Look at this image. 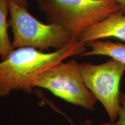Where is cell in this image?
Returning a JSON list of instances; mask_svg holds the SVG:
<instances>
[{
    "label": "cell",
    "instance_id": "obj_1",
    "mask_svg": "<svg viewBox=\"0 0 125 125\" xmlns=\"http://www.w3.org/2000/svg\"><path fill=\"white\" fill-rule=\"evenodd\" d=\"M85 46L77 40L50 53L30 47L13 49L0 62V97L16 90L32 94L39 74L68 57L81 55L86 51Z\"/></svg>",
    "mask_w": 125,
    "mask_h": 125
},
{
    "label": "cell",
    "instance_id": "obj_2",
    "mask_svg": "<svg viewBox=\"0 0 125 125\" xmlns=\"http://www.w3.org/2000/svg\"><path fill=\"white\" fill-rule=\"evenodd\" d=\"M50 23L60 25L78 40L83 31L121 10L113 0H37Z\"/></svg>",
    "mask_w": 125,
    "mask_h": 125
},
{
    "label": "cell",
    "instance_id": "obj_3",
    "mask_svg": "<svg viewBox=\"0 0 125 125\" xmlns=\"http://www.w3.org/2000/svg\"><path fill=\"white\" fill-rule=\"evenodd\" d=\"M9 24L13 34V49L30 47L40 50H58L75 40L60 25L41 22L28 12L27 8L15 1L9 0Z\"/></svg>",
    "mask_w": 125,
    "mask_h": 125
},
{
    "label": "cell",
    "instance_id": "obj_4",
    "mask_svg": "<svg viewBox=\"0 0 125 125\" xmlns=\"http://www.w3.org/2000/svg\"><path fill=\"white\" fill-rule=\"evenodd\" d=\"M34 87H41L66 102L90 111L94 109L97 99L86 86L74 59L60 62L39 74Z\"/></svg>",
    "mask_w": 125,
    "mask_h": 125
},
{
    "label": "cell",
    "instance_id": "obj_5",
    "mask_svg": "<svg viewBox=\"0 0 125 125\" xmlns=\"http://www.w3.org/2000/svg\"><path fill=\"white\" fill-rule=\"evenodd\" d=\"M84 82L97 100L105 108L111 123L118 119L120 83L125 71V64L112 59L100 64H79Z\"/></svg>",
    "mask_w": 125,
    "mask_h": 125
},
{
    "label": "cell",
    "instance_id": "obj_6",
    "mask_svg": "<svg viewBox=\"0 0 125 125\" xmlns=\"http://www.w3.org/2000/svg\"><path fill=\"white\" fill-rule=\"evenodd\" d=\"M112 37L125 41V13L122 10L88 28L78 40L86 44L93 41Z\"/></svg>",
    "mask_w": 125,
    "mask_h": 125
},
{
    "label": "cell",
    "instance_id": "obj_7",
    "mask_svg": "<svg viewBox=\"0 0 125 125\" xmlns=\"http://www.w3.org/2000/svg\"><path fill=\"white\" fill-rule=\"evenodd\" d=\"M90 50L85 52L82 56L101 55L110 57L112 59L125 64V45L113 42L103 41L101 40L93 41L86 43Z\"/></svg>",
    "mask_w": 125,
    "mask_h": 125
},
{
    "label": "cell",
    "instance_id": "obj_8",
    "mask_svg": "<svg viewBox=\"0 0 125 125\" xmlns=\"http://www.w3.org/2000/svg\"><path fill=\"white\" fill-rule=\"evenodd\" d=\"M8 13L9 0H0V56L2 60L13 49L8 31L9 26L7 19Z\"/></svg>",
    "mask_w": 125,
    "mask_h": 125
},
{
    "label": "cell",
    "instance_id": "obj_9",
    "mask_svg": "<svg viewBox=\"0 0 125 125\" xmlns=\"http://www.w3.org/2000/svg\"><path fill=\"white\" fill-rule=\"evenodd\" d=\"M119 103V109L116 121L107 125H125V93L122 92L120 94Z\"/></svg>",
    "mask_w": 125,
    "mask_h": 125
},
{
    "label": "cell",
    "instance_id": "obj_10",
    "mask_svg": "<svg viewBox=\"0 0 125 125\" xmlns=\"http://www.w3.org/2000/svg\"><path fill=\"white\" fill-rule=\"evenodd\" d=\"M119 5L121 10L125 13V0H113Z\"/></svg>",
    "mask_w": 125,
    "mask_h": 125
},
{
    "label": "cell",
    "instance_id": "obj_11",
    "mask_svg": "<svg viewBox=\"0 0 125 125\" xmlns=\"http://www.w3.org/2000/svg\"><path fill=\"white\" fill-rule=\"evenodd\" d=\"M11 1H15V2L18 3V4H19L24 7L27 8L28 7L27 0H11Z\"/></svg>",
    "mask_w": 125,
    "mask_h": 125
},
{
    "label": "cell",
    "instance_id": "obj_12",
    "mask_svg": "<svg viewBox=\"0 0 125 125\" xmlns=\"http://www.w3.org/2000/svg\"><path fill=\"white\" fill-rule=\"evenodd\" d=\"M89 125L88 124H86V125Z\"/></svg>",
    "mask_w": 125,
    "mask_h": 125
}]
</instances>
